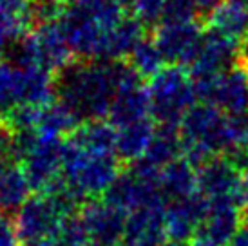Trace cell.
Here are the masks:
<instances>
[{"label": "cell", "instance_id": "cell-1", "mask_svg": "<svg viewBox=\"0 0 248 246\" xmlns=\"http://www.w3.org/2000/svg\"><path fill=\"white\" fill-rule=\"evenodd\" d=\"M127 60H80L76 58L56 75V100L65 103L80 122L109 116Z\"/></svg>", "mask_w": 248, "mask_h": 246}, {"label": "cell", "instance_id": "cell-2", "mask_svg": "<svg viewBox=\"0 0 248 246\" xmlns=\"http://www.w3.org/2000/svg\"><path fill=\"white\" fill-rule=\"evenodd\" d=\"M179 132L183 157L194 169L232 149L228 116L208 103H196L179 123Z\"/></svg>", "mask_w": 248, "mask_h": 246}, {"label": "cell", "instance_id": "cell-3", "mask_svg": "<svg viewBox=\"0 0 248 246\" xmlns=\"http://www.w3.org/2000/svg\"><path fill=\"white\" fill-rule=\"evenodd\" d=\"M122 170L116 154H91L65 138L62 179L87 201L104 198Z\"/></svg>", "mask_w": 248, "mask_h": 246}, {"label": "cell", "instance_id": "cell-4", "mask_svg": "<svg viewBox=\"0 0 248 246\" xmlns=\"http://www.w3.org/2000/svg\"><path fill=\"white\" fill-rule=\"evenodd\" d=\"M151 114L156 125H179L196 105L190 75L181 65H165L149 80Z\"/></svg>", "mask_w": 248, "mask_h": 246}, {"label": "cell", "instance_id": "cell-5", "mask_svg": "<svg viewBox=\"0 0 248 246\" xmlns=\"http://www.w3.org/2000/svg\"><path fill=\"white\" fill-rule=\"evenodd\" d=\"M73 60L76 58L63 36L60 22L29 31L16 42L11 53V62L16 65L42 67L53 75H58Z\"/></svg>", "mask_w": 248, "mask_h": 246}, {"label": "cell", "instance_id": "cell-6", "mask_svg": "<svg viewBox=\"0 0 248 246\" xmlns=\"http://www.w3.org/2000/svg\"><path fill=\"white\" fill-rule=\"evenodd\" d=\"M65 215L46 194H35L15 214V228L22 246L53 245L62 230Z\"/></svg>", "mask_w": 248, "mask_h": 246}, {"label": "cell", "instance_id": "cell-7", "mask_svg": "<svg viewBox=\"0 0 248 246\" xmlns=\"http://www.w3.org/2000/svg\"><path fill=\"white\" fill-rule=\"evenodd\" d=\"M192 85L201 103L214 105L228 116L248 112V75L241 65L228 69L210 80L192 82Z\"/></svg>", "mask_w": 248, "mask_h": 246}, {"label": "cell", "instance_id": "cell-8", "mask_svg": "<svg viewBox=\"0 0 248 246\" xmlns=\"http://www.w3.org/2000/svg\"><path fill=\"white\" fill-rule=\"evenodd\" d=\"M239 65V42L214 29H205L194 62L186 67L192 82H203Z\"/></svg>", "mask_w": 248, "mask_h": 246}, {"label": "cell", "instance_id": "cell-9", "mask_svg": "<svg viewBox=\"0 0 248 246\" xmlns=\"http://www.w3.org/2000/svg\"><path fill=\"white\" fill-rule=\"evenodd\" d=\"M149 118H152L149 87H145L143 80L129 63L122 76V82L118 85L107 122L114 125L116 129H122V127L143 122Z\"/></svg>", "mask_w": 248, "mask_h": 246}, {"label": "cell", "instance_id": "cell-10", "mask_svg": "<svg viewBox=\"0 0 248 246\" xmlns=\"http://www.w3.org/2000/svg\"><path fill=\"white\" fill-rule=\"evenodd\" d=\"M205 29L200 22L188 24H161L154 29L152 38L169 65L188 67L201 46Z\"/></svg>", "mask_w": 248, "mask_h": 246}, {"label": "cell", "instance_id": "cell-11", "mask_svg": "<svg viewBox=\"0 0 248 246\" xmlns=\"http://www.w3.org/2000/svg\"><path fill=\"white\" fill-rule=\"evenodd\" d=\"M63 152H65V138L40 134L35 151L22 163L31 188L36 190V194L47 192V188L56 179L62 178Z\"/></svg>", "mask_w": 248, "mask_h": 246}, {"label": "cell", "instance_id": "cell-12", "mask_svg": "<svg viewBox=\"0 0 248 246\" xmlns=\"http://www.w3.org/2000/svg\"><path fill=\"white\" fill-rule=\"evenodd\" d=\"M91 243L100 246H122L127 228V214L107 205L104 199H91L80 210Z\"/></svg>", "mask_w": 248, "mask_h": 246}, {"label": "cell", "instance_id": "cell-13", "mask_svg": "<svg viewBox=\"0 0 248 246\" xmlns=\"http://www.w3.org/2000/svg\"><path fill=\"white\" fill-rule=\"evenodd\" d=\"M208 212V199L196 192L194 196L167 203L165 233L167 239L190 245Z\"/></svg>", "mask_w": 248, "mask_h": 246}, {"label": "cell", "instance_id": "cell-14", "mask_svg": "<svg viewBox=\"0 0 248 246\" xmlns=\"http://www.w3.org/2000/svg\"><path fill=\"white\" fill-rule=\"evenodd\" d=\"M198 192L207 199H219L241 192L243 174L225 156H214L196 169Z\"/></svg>", "mask_w": 248, "mask_h": 246}, {"label": "cell", "instance_id": "cell-15", "mask_svg": "<svg viewBox=\"0 0 248 246\" xmlns=\"http://www.w3.org/2000/svg\"><path fill=\"white\" fill-rule=\"evenodd\" d=\"M165 208L167 203H161L143 206L129 214L122 246H159L167 241Z\"/></svg>", "mask_w": 248, "mask_h": 246}, {"label": "cell", "instance_id": "cell-16", "mask_svg": "<svg viewBox=\"0 0 248 246\" xmlns=\"http://www.w3.org/2000/svg\"><path fill=\"white\" fill-rule=\"evenodd\" d=\"M31 183H29L22 163L7 157L0 161V214L13 217L26 201L31 198Z\"/></svg>", "mask_w": 248, "mask_h": 246}, {"label": "cell", "instance_id": "cell-17", "mask_svg": "<svg viewBox=\"0 0 248 246\" xmlns=\"http://www.w3.org/2000/svg\"><path fill=\"white\" fill-rule=\"evenodd\" d=\"M159 190L167 203L190 198L198 192V174L185 157H179L161 169Z\"/></svg>", "mask_w": 248, "mask_h": 246}, {"label": "cell", "instance_id": "cell-18", "mask_svg": "<svg viewBox=\"0 0 248 246\" xmlns=\"http://www.w3.org/2000/svg\"><path fill=\"white\" fill-rule=\"evenodd\" d=\"M154 132H156V123L152 118L118 129L116 157L127 165L141 159L149 151Z\"/></svg>", "mask_w": 248, "mask_h": 246}, {"label": "cell", "instance_id": "cell-19", "mask_svg": "<svg viewBox=\"0 0 248 246\" xmlns=\"http://www.w3.org/2000/svg\"><path fill=\"white\" fill-rule=\"evenodd\" d=\"M118 129L107 120L85 122L67 139L91 154H116Z\"/></svg>", "mask_w": 248, "mask_h": 246}, {"label": "cell", "instance_id": "cell-20", "mask_svg": "<svg viewBox=\"0 0 248 246\" xmlns=\"http://www.w3.org/2000/svg\"><path fill=\"white\" fill-rule=\"evenodd\" d=\"M205 26L241 44L248 33V0H225Z\"/></svg>", "mask_w": 248, "mask_h": 246}, {"label": "cell", "instance_id": "cell-21", "mask_svg": "<svg viewBox=\"0 0 248 246\" xmlns=\"http://www.w3.org/2000/svg\"><path fill=\"white\" fill-rule=\"evenodd\" d=\"M145 31L147 29L141 22L136 20L132 15H127L107 34L104 60H127L134 47L147 36Z\"/></svg>", "mask_w": 248, "mask_h": 246}, {"label": "cell", "instance_id": "cell-22", "mask_svg": "<svg viewBox=\"0 0 248 246\" xmlns=\"http://www.w3.org/2000/svg\"><path fill=\"white\" fill-rule=\"evenodd\" d=\"M143 157L158 169H163L179 157H183L179 125H156L154 138Z\"/></svg>", "mask_w": 248, "mask_h": 246}, {"label": "cell", "instance_id": "cell-23", "mask_svg": "<svg viewBox=\"0 0 248 246\" xmlns=\"http://www.w3.org/2000/svg\"><path fill=\"white\" fill-rule=\"evenodd\" d=\"M24 105V67L11 60L0 62V118Z\"/></svg>", "mask_w": 248, "mask_h": 246}, {"label": "cell", "instance_id": "cell-24", "mask_svg": "<svg viewBox=\"0 0 248 246\" xmlns=\"http://www.w3.org/2000/svg\"><path fill=\"white\" fill-rule=\"evenodd\" d=\"M80 125H82L80 118L76 116L65 103H62L60 100H55L53 103L44 107L40 125L36 130L40 134H46V136L69 138Z\"/></svg>", "mask_w": 248, "mask_h": 246}, {"label": "cell", "instance_id": "cell-25", "mask_svg": "<svg viewBox=\"0 0 248 246\" xmlns=\"http://www.w3.org/2000/svg\"><path fill=\"white\" fill-rule=\"evenodd\" d=\"M127 62L131 63V67L138 73L141 80L143 78H149V80L154 78L167 63L154 38H151V36H145L143 40L140 42L131 53V56L127 58Z\"/></svg>", "mask_w": 248, "mask_h": 246}, {"label": "cell", "instance_id": "cell-26", "mask_svg": "<svg viewBox=\"0 0 248 246\" xmlns=\"http://www.w3.org/2000/svg\"><path fill=\"white\" fill-rule=\"evenodd\" d=\"M69 9V0H29L28 26L35 31L44 26L58 24Z\"/></svg>", "mask_w": 248, "mask_h": 246}, {"label": "cell", "instance_id": "cell-27", "mask_svg": "<svg viewBox=\"0 0 248 246\" xmlns=\"http://www.w3.org/2000/svg\"><path fill=\"white\" fill-rule=\"evenodd\" d=\"M28 7L29 0H0V24L24 38L29 33Z\"/></svg>", "mask_w": 248, "mask_h": 246}, {"label": "cell", "instance_id": "cell-28", "mask_svg": "<svg viewBox=\"0 0 248 246\" xmlns=\"http://www.w3.org/2000/svg\"><path fill=\"white\" fill-rule=\"evenodd\" d=\"M167 0H132L131 13L145 29H156L163 22Z\"/></svg>", "mask_w": 248, "mask_h": 246}, {"label": "cell", "instance_id": "cell-29", "mask_svg": "<svg viewBox=\"0 0 248 246\" xmlns=\"http://www.w3.org/2000/svg\"><path fill=\"white\" fill-rule=\"evenodd\" d=\"M188 22H200L196 0H167L161 24H188Z\"/></svg>", "mask_w": 248, "mask_h": 246}, {"label": "cell", "instance_id": "cell-30", "mask_svg": "<svg viewBox=\"0 0 248 246\" xmlns=\"http://www.w3.org/2000/svg\"><path fill=\"white\" fill-rule=\"evenodd\" d=\"M0 246H20L13 217L0 214Z\"/></svg>", "mask_w": 248, "mask_h": 246}, {"label": "cell", "instance_id": "cell-31", "mask_svg": "<svg viewBox=\"0 0 248 246\" xmlns=\"http://www.w3.org/2000/svg\"><path fill=\"white\" fill-rule=\"evenodd\" d=\"M20 40V36H16L13 29L6 28L4 24H0V62H4L7 55L13 53V47L16 42Z\"/></svg>", "mask_w": 248, "mask_h": 246}, {"label": "cell", "instance_id": "cell-32", "mask_svg": "<svg viewBox=\"0 0 248 246\" xmlns=\"http://www.w3.org/2000/svg\"><path fill=\"white\" fill-rule=\"evenodd\" d=\"M225 0H196V7H198V20H201L207 24L210 18H212V15L217 11L221 7Z\"/></svg>", "mask_w": 248, "mask_h": 246}, {"label": "cell", "instance_id": "cell-33", "mask_svg": "<svg viewBox=\"0 0 248 246\" xmlns=\"http://www.w3.org/2000/svg\"><path fill=\"white\" fill-rule=\"evenodd\" d=\"M11 143H13V132L0 122V161L11 156Z\"/></svg>", "mask_w": 248, "mask_h": 246}, {"label": "cell", "instance_id": "cell-34", "mask_svg": "<svg viewBox=\"0 0 248 246\" xmlns=\"http://www.w3.org/2000/svg\"><path fill=\"white\" fill-rule=\"evenodd\" d=\"M239 65L248 69V33L239 44Z\"/></svg>", "mask_w": 248, "mask_h": 246}, {"label": "cell", "instance_id": "cell-35", "mask_svg": "<svg viewBox=\"0 0 248 246\" xmlns=\"http://www.w3.org/2000/svg\"><path fill=\"white\" fill-rule=\"evenodd\" d=\"M241 198H243V205H245V217L248 215V172L243 174L241 179Z\"/></svg>", "mask_w": 248, "mask_h": 246}, {"label": "cell", "instance_id": "cell-36", "mask_svg": "<svg viewBox=\"0 0 248 246\" xmlns=\"http://www.w3.org/2000/svg\"><path fill=\"white\" fill-rule=\"evenodd\" d=\"M87 246H100V245H94V243H89Z\"/></svg>", "mask_w": 248, "mask_h": 246}, {"label": "cell", "instance_id": "cell-37", "mask_svg": "<svg viewBox=\"0 0 248 246\" xmlns=\"http://www.w3.org/2000/svg\"><path fill=\"white\" fill-rule=\"evenodd\" d=\"M247 75H248V69H247Z\"/></svg>", "mask_w": 248, "mask_h": 246}, {"label": "cell", "instance_id": "cell-38", "mask_svg": "<svg viewBox=\"0 0 248 246\" xmlns=\"http://www.w3.org/2000/svg\"><path fill=\"white\" fill-rule=\"evenodd\" d=\"M69 2H71V0H69Z\"/></svg>", "mask_w": 248, "mask_h": 246}]
</instances>
